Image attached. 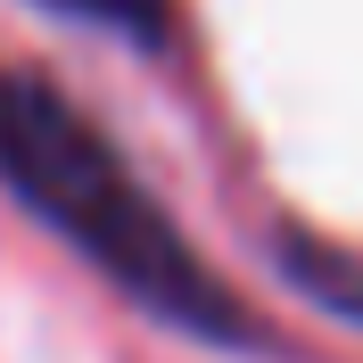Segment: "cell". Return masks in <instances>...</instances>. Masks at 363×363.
I'll return each mask as SVG.
<instances>
[{"label":"cell","mask_w":363,"mask_h":363,"mask_svg":"<svg viewBox=\"0 0 363 363\" xmlns=\"http://www.w3.org/2000/svg\"><path fill=\"white\" fill-rule=\"evenodd\" d=\"M0 182L83 264L108 272L140 314L174 322V330H190L206 347H256L264 339L256 314L231 297V281L174 231V215L133 174V157L50 74L9 67V58H0Z\"/></svg>","instance_id":"obj_1"},{"label":"cell","mask_w":363,"mask_h":363,"mask_svg":"<svg viewBox=\"0 0 363 363\" xmlns=\"http://www.w3.org/2000/svg\"><path fill=\"white\" fill-rule=\"evenodd\" d=\"M42 9H58V17H83V25H99V33H124V42H140V50H165L174 42V0H42Z\"/></svg>","instance_id":"obj_2"},{"label":"cell","mask_w":363,"mask_h":363,"mask_svg":"<svg viewBox=\"0 0 363 363\" xmlns=\"http://www.w3.org/2000/svg\"><path fill=\"white\" fill-rule=\"evenodd\" d=\"M281 264L306 281V297H322V306H339V314L363 322V264H347L330 248H306V240H281Z\"/></svg>","instance_id":"obj_3"}]
</instances>
